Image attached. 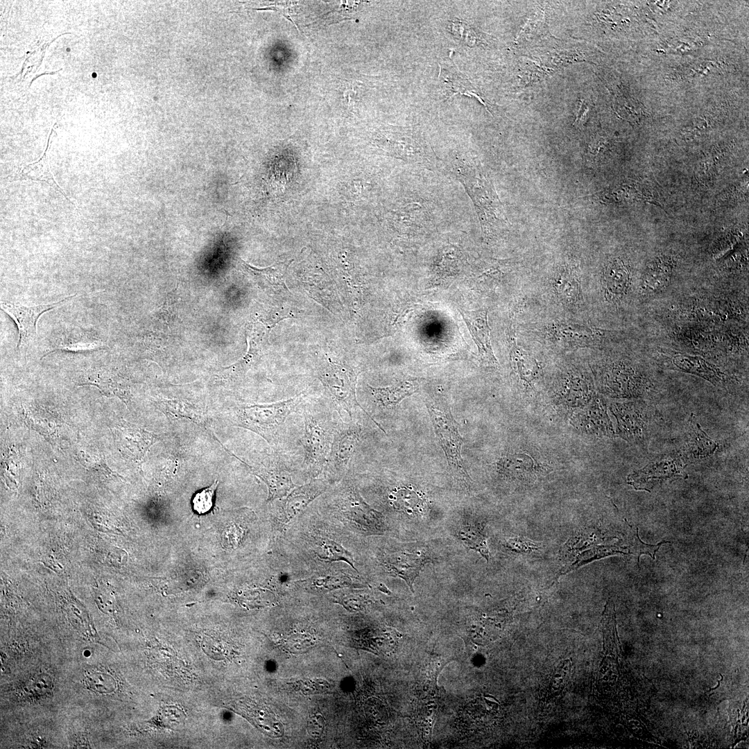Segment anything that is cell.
Segmentation results:
<instances>
[{
	"instance_id": "2",
	"label": "cell",
	"mask_w": 749,
	"mask_h": 749,
	"mask_svg": "<svg viewBox=\"0 0 749 749\" xmlns=\"http://www.w3.org/2000/svg\"><path fill=\"white\" fill-rule=\"evenodd\" d=\"M301 401L300 395L271 404H242L236 411V423L272 442Z\"/></svg>"
},
{
	"instance_id": "28",
	"label": "cell",
	"mask_w": 749,
	"mask_h": 749,
	"mask_svg": "<svg viewBox=\"0 0 749 749\" xmlns=\"http://www.w3.org/2000/svg\"><path fill=\"white\" fill-rule=\"evenodd\" d=\"M510 358L513 364L522 379L530 383L538 370L535 361L523 349L513 343Z\"/></svg>"
},
{
	"instance_id": "37",
	"label": "cell",
	"mask_w": 749,
	"mask_h": 749,
	"mask_svg": "<svg viewBox=\"0 0 749 749\" xmlns=\"http://www.w3.org/2000/svg\"><path fill=\"white\" fill-rule=\"evenodd\" d=\"M313 583L317 586L333 589L350 585L352 579L345 574H338L314 579Z\"/></svg>"
},
{
	"instance_id": "5",
	"label": "cell",
	"mask_w": 749,
	"mask_h": 749,
	"mask_svg": "<svg viewBox=\"0 0 749 749\" xmlns=\"http://www.w3.org/2000/svg\"><path fill=\"white\" fill-rule=\"evenodd\" d=\"M427 406L451 470L465 486H469L470 478L463 467L461 457L463 439L456 421L449 408L443 405L427 404Z\"/></svg>"
},
{
	"instance_id": "4",
	"label": "cell",
	"mask_w": 749,
	"mask_h": 749,
	"mask_svg": "<svg viewBox=\"0 0 749 749\" xmlns=\"http://www.w3.org/2000/svg\"><path fill=\"white\" fill-rule=\"evenodd\" d=\"M319 415L311 406L304 408V462L313 475L318 474L327 465L334 433Z\"/></svg>"
},
{
	"instance_id": "21",
	"label": "cell",
	"mask_w": 749,
	"mask_h": 749,
	"mask_svg": "<svg viewBox=\"0 0 749 749\" xmlns=\"http://www.w3.org/2000/svg\"><path fill=\"white\" fill-rule=\"evenodd\" d=\"M669 361L673 369L697 375L714 384H719L724 380L723 372L700 357L678 354L672 356Z\"/></svg>"
},
{
	"instance_id": "36",
	"label": "cell",
	"mask_w": 749,
	"mask_h": 749,
	"mask_svg": "<svg viewBox=\"0 0 749 749\" xmlns=\"http://www.w3.org/2000/svg\"><path fill=\"white\" fill-rule=\"evenodd\" d=\"M441 70L447 74L445 76H443V78L445 80V82H447L448 83H450V87H451L450 91H453L454 94H456L459 93V94H461L467 95L469 96H473L477 98L480 101V102L481 103H483L486 107V104L482 101V99L480 98V96L475 92L476 91L471 89V88L467 87V85L466 84L467 83V81H466L465 80L464 82H462V80H462V76H459L460 74L458 73H456V71H455V74L452 73L454 77L456 79V80H455L454 79V78L451 76V75L449 73V74L445 71H444L442 69H441Z\"/></svg>"
},
{
	"instance_id": "20",
	"label": "cell",
	"mask_w": 749,
	"mask_h": 749,
	"mask_svg": "<svg viewBox=\"0 0 749 749\" xmlns=\"http://www.w3.org/2000/svg\"><path fill=\"white\" fill-rule=\"evenodd\" d=\"M420 383L419 379H407L386 387H368L379 405L383 408H393L404 398L417 392Z\"/></svg>"
},
{
	"instance_id": "15",
	"label": "cell",
	"mask_w": 749,
	"mask_h": 749,
	"mask_svg": "<svg viewBox=\"0 0 749 749\" xmlns=\"http://www.w3.org/2000/svg\"><path fill=\"white\" fill-rule=\"evenodd\" d=\"M459 312L478 347L482 360L490 365H498L490 343L488 311L485 309L476 311L460 309Z\"/></svg>"
},
{
	"instance_id": "1",
	"label": "cell",
	"mask_w": 749,
	"mask_h": 749,
	"mask_svg": "<svg viewBox=\"0 0 749 749\" xmlns=\"http://www.w3.org/2000/svg\"><path fill=\"white\" fill-rule=\"evenodd\" d=\"M456 170L474 202L483 234H490L501 227L505 218L501 203L483 171L465 163L458 165Z\"/></svg>"
},
{
	"instance_id": "13",
	"label": "cell",
	"mask_w": 749,
	"mask_h": 749,
	"mask_svg": "<svg viewBox=\"0 0 749 749\" xmlns=\"http://www.w3.org/2000/svg\"><path fill=\"white\" fill-rule=\"evenodd\" d=\"M605 386L612 395L640 398L646 393L647 381L642 374L625 365H617L605 374Z\"/></svg>"
},
{
	"instance_id": "14",
	"label": "cell",
	"mask_w": 749,
	"mask_h": 749,
	"mask_svg": "<svg viewBox=\"0 0 749 749\" xmlns=\"http://www.w3.org/2000/svg\"><path fill=\"white\" fill-rule=\"evenodd\" d=\"M427 560L426 551L422 549L405 548L388 555L384 565L390 574L404 579L413 592V582Z\"/></svg>"
},
{
	"instance_id": "7",
	"label": "cell",
	"mask_w": 749,
	"mask_h": 749,
	"mask_svg": "<svg viewBox=\"0 0 749 749\" xmlns=\"http://www.w3.org/2000/svg\"><path fill=\"white\" fill-rule=\"evenodd\" d=\"M361 438V429L354 423H343L336 429L326 465L334 479H339L347 470Z\"/></svg>"
},
{
	"instance_id": "9",
	"label": "cell",
	"mask_w": 749,
	"mask_h": 749,
	"mask_svg": "<svg viewBox=\"0 0 749 749\" xmlns=\"http://www.w3.org/2000/svg\"><path fill=\"white\" fill-rule=\"evenodd\" d=\"M687 463L679 454L651 462L628 476V482L637 490H649L669 479L681 476Z\"/></svg>"
},
{
	"instance_id": "34",
	"label": "cell",
	"mask_w": 749,
	"mask_h": 749,
	"mask_svg": "<svg viewBox=\"0 0 749 749\" xmlns=\"http://www.w3.org/2000/svg\"><path fill=\"white\" fill-rule=\"evenodd\" d=\"M218 485V481H215L209 486L198 492L192 499L193 510L198 515H203L213 507L215 492Z\"/></svg>"
},
{
	"instance_id": "17",
	"label": "cell",
	"mask_w": 749,
	"mask_h": 749,
	"mask_svg": "<svg viewBox=\"0 0 749 749\" xmlns=\"http://www.w3.org/2000/svg\"><path fill=\"white\" fill-rule=\"evenodd\" d=\"M80 386L92 385L97 387L107 396H115L125 402L129 399L130 388L126 378L117 370L109 368L92 370Z\"/></svg>"
},
{
	"instance_id": "38",
	"label": "cell",
	"mask_w": 749,
	"mask_h": 749,
	"mask_svg": "<svg viewBox=\"0 0 749 749\" xmlns=\"http://www.w3.org/2000/svg\"><path fill=\"white\" fill-rule=\"evenodd\" d=\"M719 684H720V681L718 682V685L716 687L711 688L710 690L716 689L719 686Z\"/></svg>"
},
{
	"instance_id": "30",
	"label": "cell",
	"mask_w": 749,
	"mask_h": 749,
	"mask_svg": "<svg viewBox=\"0 0 749 749\" xmlns=\"http://www.w3.org/2000/svg\"><path fill=\"white\" fill-rule=\"evenodd\" d=\"M390 499L395 508L409 515H417L422 512V499L408 489L402 488L393 490Z\"/></svg>"
},
{
	"instance_id": "25",
	"label": "cell",
	"mask_w": 749,
	"mask_h": 749,
	"mask_svg": "<svg viewBox=\"0 0 749 749\" xmlns=\"http://www.w3.org/2000/svg\"><path fill=\"white\" fill-rule=\"evenodd\" d=\"M672 267L666 260L655 261L645 273L642 290L646 294H652L662 290L670 280Z\"/></svg>"
},
{
	"instance_id": "11",
	"label": "cell",
	"mask_w": 749,
	"mask_h": 749,
	"mask_svg": "<svg viewBox=\"0 0 749 749\" xmlns=\"http://www.w3.org/2000/svg\"><path fill=\"white\" fill-rule=\"evenodd\" d=\"M614 412L617 417L621 436L630 441H641L648 433L651 413L643 402L617 404Z\"/></svg>"
},
{
	"instance_id": "26",
	"label": "cell",
	"mask_w": 749,
	"mask_h": 749,
	"mask_svg": "<svg viewBox=\"0 0 749 749\" xmlns=\"http://www.w3.org/2000/svg\"><path fill=\"white\" fill-rule=\"evenodd\" d=\"M103 342L95 335L87 332H77L72 333L66 338H62L59 343L52 350L67 351H84L103 347Z\"/></svg>"
},
{
	"instance_id": "35",
	"label": "cell",
	"mask_w": 749,
	"mask_h": 749,
	"mask_svg": "<svg viewBox=\"0 0 749 749\" xmlns=\"http://www.w3.org/2000/svg\"><path fill=\"white\" fill-rule=\"evenodd\" d=\"M85 674L87 684L91 689L103 694L110 693L114 689V681L108 674L93 670Z\"/></svg>"
},
{
	"instance_id": "27",
	"label": "cell",
	"mask_w": 749,
	"mask_h": 749,
	"mask_svg": "<svg viewBox=\"0 0 749 749\" xmlns=\"http://www.w3.org/2000/svg\"><path fill=\"white\" fill-rule=\"evenodd\" d=\"M21 176L24 178L40 181L48 184L55 191L61 193L69 202L65 193L55 182L50 170L48 158L46 153L36 162L28 164L21 171Z\"/></svg>"
},
{
	"instance_id": "24",
	"label": "cell",
	"mask_w": 749,
	"mask_h": 749,
	"mask_svg": "<svg viewBox=\"0 0 749 749\" xmlns=\"http://www.w3.org/2000/svg\"><path fill=\"white\" fill-rule=\"evenodd\" d=\"M292 260L266 268H257L242 261L244 268L264 288L274 291L286 289L285 275Z\"/></svg>"
},
{
	"instance_id": "33",
	"label": "cell",
	"mask_w": 749,
	"mask_h": 749,
	"mask_svg": "<svg viewBox=\"0 0 749 749\" xmlns=\"http://www.w3.org/2000/svg\"><path fill=\"white\" fill-rule=\"evenodd\" d=\"M630 528L628 535V551L637 558L638 563H639V558L642 554L648 555L653 560H655V554L660 546L663 544L670 542L669 541H662L656 544L645 543L639 537L638 528L632 526H630Z\"/></svg>"
},
{
	"instance_id": "8",
	"label": "cell",
	"mask_w": 749,
	"mask_h": 749,
	"mask_svg": "<svg viewBox=\"0 0 749 749\" xmlns=\"http://www.w3.org/2000/svg\"><path fill=\"white\" fill-rule=\"evenodd\" d=\"M338 508L341 515L360 529L371 533L384 531L382 515L368 505L354 487L346 488Z\"/></svg>"
},
{
	"instance_id": "22",
	"label": "cell",
	"mask_w": 749,
	"mask_h": 749,
	"mask_svg": "<svg viewBox=\"0 0 749 749\" xmlns=\"http://www.w3.org/2000/svg\"><path fill=\"white\" fill-rule=\"evenodd\" d=\"M554 289L558 298L567 305L578 303L580 286L578 271L572 266H562L556 274Z\"/></svg>"
},
{
	"instance_id": "3",
	"label": "cell",
	"mask_w": 749,
	"mask_h": 749,
	"mask_svg": "<svg viewBox=\"0 0 749 749\" xmlns=\"http://www.w3.org/2000/svg\"><path fill=\"white\" fill-rule=\"evenodd\" d=\"M317 377L327 390L333 402L339 411H345L352 418L357 409H361L372 422L385 433L384 429L359 404L356 396V384L359 372L345 363L335 362L331 359L318 363L316 368Z\"/></svg>"
},
{
	"instance_id": "6",
	"label": "cell",
	"mask_w": 749,
	"mask_h": 749,
	"mask_svg": "<svg viewBox=\"0 0 749 749\" xmlns=\"http://www.w3.org/2000/svg\"><path fill=\"white\" fill-rule=\"evenodd\" d=\"M74 294L57 302L26 306L8 301L1 302V309L17 324L19 331L17 347L20 350H27L37 340L36 324L40 316L44 313L62 305L72 298Z\"/></svg>"
},
{
	"instance_id": "32",
	"label": "cell",
	"mask_w": 749,
	"mask_h": 749,
	"mask_svg": "<svg viewBox=\"0 0 749 749\" xmlns=\"http://www.w3.org/2000/svg\"><path fill=\"white\" fill-rule=\"evenodd\" d=\"M619 553L628 554V553L623 551V549L616 546H595L585 551H583L578 556H576L575 561L568 567H566L564 572L567 573L569 571L574 570L576 568H578L579 566L583 565L594 560H597L608 556Z\"/></svg>"
},
{
	"instance_id": "29",
	"label": "cell",
	"mask_w": 749,
	"mask_h": 749,
	"mask_svg": "<svg viewBox=\"0 0 749 749\" xmlns=\"http://www.w3.org/2000/svg\"><path fill=\"white\" fill-rule=\"evenodd\" d=\"M460 540L470 549L478 551L487 561L489 551L482 528L476 525H464L458 531Z\"/></svg>"
},
{
	"instance_id": "12",
	"label": "cell",
	"mask_w": 749,
	"mask_h": 749,
	"mask_svg": "<svg viewBox=\"0 0 749 749\" xmlns=\"http://www.w3.org/2000/svg\"><path fill=\"white\" fill-rule=\"evenodd\" d=\"M113 435L121 454L133 461H141L157 440L155 434L126 421L113 428Z\"/></svg>"
},
{
	"instance_id": "19",
	"label": "cell",
	"mask_w": 749,
	"mask_h": 749,
	"mask_svg": "<svg viewBox=\"0 0 749 749\" xmlns=\"http://www.w3.org/2000/svg\"><path fill=\"white\" fill-rule=\"evenodd\" d=\"M630 282L628 267L619 259L610 261L605 268L602 284L606 299L620 301L627 293Z\"/></svg>"
},
{
	"instance_id": "23",
	"label": "cell",
	"mask_w": 749,
	"mask_h": 749,
	"mask_svg": "<svg viewBox=\"0 0 749 749\" xmlns=\"http://www.w3.org/2000/svg\"><path fill=\"white\" fill-rule=\"evenodd\" d=\"M254 472L268 485L270 499L287 495L295 487L291 474L284 466L275 465L268 468L254 469Z\"/></svg>"
},
{
	"instance_id": "10",
	"label": "cell",
	"mask_w": 749,
	"mask_h": 749,
	"mask_svg": "<svg viewBox=\"0 0 749 749\" xmlns=\"http://www.w3.org/2000/svg\"><path fill=\"white\" fill-rule=\"evenodd\" d=\"M544 332V337L551 344L565 347L591 346L603 337L601 329L570 322H554Z\"/></svg>"
},
{
	"instance_id": "18",
	"label": "cell",
	"mask_w": 749,
	"mask_h": 749,
	"mask_svg": "<svg viewBox=\"0 0 749 749\" xmlns=\"http://www.w3.org/2000/svg\"><path fill=\"white\" fill-rule=\"evenodd\" d=\"M687 439L679 454L686 462L697 461L712 456L718 445L702 429L696 421L690 420Z\"/></svg>"
},
{
	"instance_id": "31",
	"label": "cell",
	"mask_w": 749,
	"mask_h": 749,
	"mask_svg": "<svg viewBox=\"0 0 749 749\" xmlns=\"http://www.w3.org/2000/svg\"><path fill=\"white\" fill-rule=\"evenodd\" d=\"M316 554L320 559L327 561H345L354 568L351 554L342 546L328 538L322 539Z\"/></svg>"
},
{
	"instance_id": "16",
	"label": "cell",
	"mask_w": 749,
	"mask_h": 749,
	"mask_svg": "<svg viewBox=\"0 0 749 749\" xmlns=\"http://www.w3.org/2000/svg\"><path fill=\"white\" fill-rule=\"evenodd\" d=\"M327 485V481L316 479L293 489L283 503L282 521L287 524L298 516L312 501L326 490Z\"/></svg>"
}]
</instances>
